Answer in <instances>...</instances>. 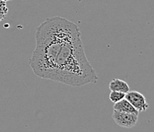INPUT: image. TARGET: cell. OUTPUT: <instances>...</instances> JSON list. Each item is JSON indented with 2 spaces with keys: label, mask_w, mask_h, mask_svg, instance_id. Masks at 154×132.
Listing matches in <instances>:
<instances>
[{
  "label": "cell",
  "mask_w": 154,
  "mask_h": 132,
  "mask_svg": "<svg viewBox=\"0 0 154 132\" xmlns=\"http://www.w3.org/2000/svg\"><path fill=\"white\" fill-rule=\"evenodd\" d=\"M113 110L117 112H124V113L134 114V115H139V112L136 110L134 107L127 101L126 98H124L120 102H117L113 105Z\"/></svg>",
  "instance_id": "5"
},
{
  "label": "cell",
  "mask_w": 154,
  "mask_h": 132,
  "mask_svg": "<svg viewBox=\"0 0 154 132\" xmlns=\"http://www.w3.org/2000/svg\"><path fill=\"white\" fill-rule=\"evenodd\" d=\"M8 11H9V9H8V7L6 5V2L0 0V22L6 17Z\"/></svg>",
  "instance_id": "8"
},
{
  "label": "cell",
  "mask_w": 154,
  "mask_h": 132,
  "mask_svg": "<svg viewBox=\"0 0 154 132\" xmlns=\"http://www.w3.org/2000/svg\"><path fill=\"white\" fill-rule=\"evenodd\" d=\"M109 89L110 91H116L127 94L130 91L128 83L120 79H113L109 83Z\"/></svg>",
  "instance_id": "6"
},
{
  "label": "cell",
  "mask_w": 154,
  "mask_h": 132,
  "mask_svg": "<svg viewBox=\"0 0 154 132\" xmlns=\"http://www.w3.org/2000/svg\"><path fill=\"white\" fill-rule=\"evenodd\" d=\"M112 118L117 125L125 128H131L134 127L138 122V115L114 110L112 114Z\"/></svg>",
  "instance_id": "3"
},
{
  "label": "cell",
  "mask_w": 154,
  "mask_h": 132,
  "mask_svg": "<svg viewBox=\"0 0 154 132\" xmlns=\"http://www.w3.org/2000/svg\"><path fill=\"white\" fill-rule=\"evenodd\" d=\"M125 98L128 101L136 110L139 112H145L149 108V104L147 103L146 98L142 93L137 91H129L126 94Z\"/></svg>",
  "instance_id": "4"
},
{
  "label": "cell",
  "mask_w": 154,
  "mask_h": 132,
  "mask_svg": "<svg viewBox=\"0 0 154 132\" xmlns=\"http://www.w3.org/2000/svg\"><path fill=\"white\" fill-rule=\"evenodd\" d=\"M2 1H5V2H7V1H10V0H2Z\"/></svg>",
  "instance_id": "9"
},
{
  "label": "cell",
  "mask_w": 154,
  "mask_h": 132,
  "mask_svg": "<svg viewBox=\"0 0 154 132\" xmlns=\"http://www.w3.org/2000/svg\"><path fill=\"white\" fill-rule=\"evenodd\" d=\"M79 31L75 23L59 16L48 18L40 24L35 32V48L29 60L36 76L49 79L54 60L62 45Z\"/></svg>",
  "instance_id": "1"
},
{
  "label": "cell",
  "mask_w": 154,
  "mask_h": 132,
  "mask_svg": "<svg viewBox=\"0 0 154 132\" xmlns=\"http://www.w3.org/2000/svg\"><path fill=\"white\" fill-rule=\"evenodd\" d=\"M48 80L77 87L97 83L98 77L87 59L80 31L64 43Z\"/></svg>",
  "instance_id": "2"
},
{
  "label": "cell",
  "mask_w": 154,
  "mask_h": 132,
  "mask_svg": "<svg viewBox=\"0 0 154 132\" xmlns=\"http://www.w3.org/2000/svg\"><path fill=\"white\" fill-rule=\"evenodd\" d=\"M126 94L123 92H120L116 91H111L109 95V99L113 102V104L117 103V102H120L122 99L125 98Z\"/></svg>",
  "instance_id": "7"
}]
</instances>
